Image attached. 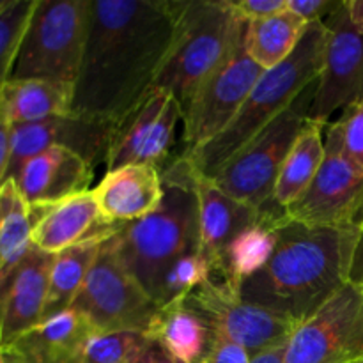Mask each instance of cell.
<instances>
[{"label": "cell", "instance_id": "cell-1", "mask_svg": "<svg viewBox=\"0 0 363 363\" xmlns=\"http://www.w3.org/2000/svg\"><path fill=\"white\" fill-rule=\"evenodd\" d=\"M176 27V2L92 0L73 113L121 128L155 85Z\"/></svg>", "mask_w": 363, "mask_h": 363}, {"label": "cell", "instance_id": "cell-2", "mask_svg": "<svg viewBox=\"0 0 363 363\" xmlns=\"http://www.w3.org/2000/svg\"><path fill=\"white\" fill-rule=\"evenodd\" d=\"M277 247L268 264L238 287L248 303L269 308L298 325L350 284L357 248L354 223L318 227L277 222Z\"/></svg>", "mask_w": 363, "mask_h": 363}, {"label": "cell", "instance_id": "cell-3", "mask_svg": "<svg viewBox=\"0 0 363 363\" xmlns=\"http://www.w3.org/2000/svg\"><path fill=\"white\" fill-rule=\"evenodd\" d=\"M190 177L191 163L183 155L162 174L158 209L116 233L121 261L152 300L167 269L183 255L201 250L199 206Z\"/></svg>", "mask_w": 363, "mask_h": 363}, {"label": "cell", "instance_id": "cell-4", "mask_svg": "<svg viewBox=\"0 0 363 363\" xmlns=\"http://www.w3.org/2000/svg\"><path fill=\"white\" fill-rule=\"evenodd\" d=\"M325 21L307 25L296 50L273 69L262 71L233 123L202 147L184 155L206 176H213L262 128L289 108L298 96L318 80L326 48Z\"/></svg>", "mask_w": 363, "mask_h": 363}, {"label": "cell", "instance_id": "cell-5", "mask_svg": "<svg viewBox=\"0 0 363 363\" xmlns=\"http://www.w3.org/2000/svg\"><path fill=\"white\" fill-rule=\"evenodd\" d=\"M245 30L247 21L234 13L229 0L176 2L174 38L152 89L172 94L184 110Z\"/></svg>", "mask_w": 363, "mask_h": 363}, {"label": "cell", "instance_id": "cell-6", "mask_svg": "<svg viewBox=\"0 0 363 363\" xmlns=\"http://www.w3.org/2000/svg\"><path fill=\"white\" fill-rule=\"evenodd\" d=\"M92 0H38L11 78L77 82L91 23Z\"/></svg>", "mask_w": 363, "mask_h": 363}, {"label": "cell", "instance_id": "cell-7", "mask_svg": "<svg viewBox=\"0 0 363 363\" xmlns=\"http://www.w3.org/2000/svg\"><path fill=\"white\" fill-rule=\"evenodd\" d=\"M314 84L308 85L289 108L262 128L213 174L211 177L225 194L257 209L275 206L273 191L277 179L291 147L308 121L307 112Z\"/></svg>", "mask_w": 363, "mask_h": 363}, {"label": "cell", "instance_id": "cell-8", "mask_svg": "<svg viewBox=\"0 0 363 363\" xmlns=\"http://www.w3.org/2000/svg\"><path fill=\"white\" fill-rule=\"evenodd\" d=\"M71 308L84 314L99 333H147L160 307L123 264L113 234L103 241Z\"/></svg>", "mask_w": 363, "mask_h": 363}, {"label": "cell", "instance_id": "cell-9", "mask_svg": "<svg viewBox=\"0 0 363 363\" xmlns=\"http://www.w3.org/2000/svg\"><path fill=\"white\" fill-rule=\"evenodd\" d=\"M262 69L245 50V34L225 59L204 78L183 110L186 152L218 137L240 112Z\"/></svg>", "mask_w": 363, "mask_h": 363}, {"label": "cell", "instance_id": "cell-10", "mask_svg": "<svg viewBox=\"0 0 363 363\" xmlns=\"http://www.w3.org/2000/svg\"><path fill=\"white\" fill-rule=\"evenodd\" d=\"M358 360H363V293L347 284L296 326L287 342L286 363Z\"/></svg>", "mask_w": 363, "mask_h": 363}, {"label": "cell", "instance_id": "cell-11", "mask_svg": "<svg viewBox=\"0 0 363 363\" xmlns=\"http://www.w3.org/2000/svg\"><path fill=\"white\" fill-rule=\"evenodd\" d=\"M325 27V60L307 117L326 126L333 113L363 101V32L351 20L346 2L326 18Z\"/></svg>", "mask_w": 363, "mask_h": 363}, {"label": "cell", "instance_id": "cell-12", "mask_svg": "<svg viewBox=\"0 0 363 363\" xmlns=\"http://www.w3.org/2000/svg\"><path fill=\"white\" fill-rule=\"evenodd\" d=\"M188 305L208 323L252 354L289 340L298 323L269 308L248 303L227 282H213L195 289L184 298Z\"/></svg>", "mask_w": 363, "mask_h": 363}, {"label": "cell", "instance_id": "cell-13", "mask_svg": "<svg viewBox=\"0 0 363 363\" xmlns=\"http://www.w3.org/2000/svg\"><path fill=\"white\" fill-rule=\"evenodd\" d=\"M362 206L363 174L344 156L339 137L328 126L325 160L314 181L296 202L284 209V215L305 225H351Z\"/></svg>", "mask_w": 363, "mask_h": 363}, {"label": "cell", "instance_id": "cell-14", "mask_svg": "<svg viewBox=\"0 0 363 363\" xmlns=\"http://www.w3.org/2000/svg\"><path fill=\"white\" fill-rule=\"evenodd\" d=\"M119 126L98 117L67 113L38 123L14 124L11 128V162L7 179H13L27 160L52 147L74 152L91 167L108 158Z\"/></svg>", "mask_w": 363, "mask_h": 363}, {"label": "cell", "instance_id": "cell-15", "mask_svg": "<svg viewBox=\"0 0 363 363\" xmlns=\"http://www.w3.org/2000/svg\"><path fill=\"white\" fill-rule=\"evenodd\" d=\"M30 209L32 245L46 254H60L66 248L92 240L110 238L119 233V223L103 218L91 190L48 206Z\"/></svg>", "mask_w": 363, "mask_h": 363}, {"label": "cell", "instance_id": "cell-16", "mask_svg": "<svg viewBox=\"0 0 363 363\" xmlns=\"http://www.w3.org/2000/svg\"><path fill=\"white\" fill-rule=\"evenodd\" d=\"M55 255L32 245L23 261L0 284V346L14 340L45 319L50 272Z\"/></svg>", "mask_w": 363, "mask_h": 363}, {"label": "cell", "instance_id": "cell-17", "mask_svg": "<svg viewBox=\"0 0 363 363\" xmlns=\"http://www.w3.org/2000/svg\"><path fill=\"white\" fill-rule=\"evenodd\" d=\"M190 183L199 206L201 252L211 261L215 273H220L223 252L229 241L248 225L259 222L264 215V209L252 208L230 197L211 176L202 174L194 163Z\"/></svg>", "mask_w": 363, "mask_h": 363}, {"label": "cell", "instance_id": "cell-18", "mask_svg": "<svg viewBox=\"0 0 363 363\" xmlns=\"http://www.w3.org/2000/svg\"><path fill=\"white\" fill-rule=\"evenodd\" d=\"M94 333L99 332L84 314L66 308L2 347L4 357L11 363H80L85 344Z\"/></svg>", "mask_w": 363, "mask_h": 363}, {"label": "cell", "instance_id": "cell-19", "mask_svg": "<svg viewBox=\"0 0 363 363\" xmlns=\"http://www.w3.org/2000/svg\"><path fill=\"white\" fill-rule=\"evenodd\" d=\"M92 169L84 158L64 147H52L27 160L13 177L28 208L48 206L87 191Z\"/></svg>", "mask_w": 363, "mask_h": 363}, {"label": "cell", "instance_id": "cell-20", "mask_svg": "<svg viewBox=\"0 0 363 363\" xmlns=\"http://www.w3.org/2000/svg\"><path fill=\"white\" fill-rule=\"evenodd\" d=\"M103 218L110 223H131L158 209L163 199V181L155 165H124L106 170L92 188Z\"/></svg>", "mask_w": 363, "mask_h": 363}, {"label": "cell", "instance_id": "cell-21", "mask_svg": "<svg viewBox=\"0 0 363 363\" xmlns=\"http://www.w3.org/2000/svg\"><path fill=\"white\" fill-rule=\"evenodd\" d=\"M74 85L41 78H9L0 85V110L11 126L73 112Z\"/></svg>", "mask_w": 363, "mask_h": 363}, {"label": "cell", "instance_id": "cell-22", "mask_svg": "<svg viewBox=\"0 0 363 363\" xmlns=\"http://www.w3.org/2000/svg\"><path fill=\"white\" fill-rule=\"evenodd\" d=\"M145 335L177 363H197L208 350L211 328L183 298L160 307Z\"/></svg>", "mask_w": 363, "mask_h": 363}, {"label": "cell", "instance_id": "cell-23", "mask_svg": "<svg viewBox=\"0 0 363 363\" xmlns=\"http://www.w3.org/2000/svg\"><path fill=\"white\" fill-rule=\"evenodd\" d=\"M284 209L269 206L259 222L238 233L223 252L222 272L223 282L238 291L241 282L261 272L272 259L277 247V222Z\"/></svg>", "mask_w": 363, "mask_h": 363}, {"label": "cell", "instance_id": "cell-24", "mask_svg": "<svg viewBox=\"0 0 363 363\" xmlns=\"http://www.w3.org/2000/svg\"><path fill=\"white\" fill-rule=\"evenodd\" d=\"M325 124L307 121L291 147L273 191V204L289 208L305 194L325 160Z\"/></svg>", "mask_w": 363, "mask_h": 363}, {"label": "cell", "instance_id": "cell-25", "mask_svg": "<svg viewBox=\"0 0 363 363\" xmlns=\"http://www.w3.org/2000/svg\"><path fill=\"white\" fill-rule=\"evenodd\" d=\"M307 25L303 18L289 9L269 18L247 21L245 50L262 71L273 69L296 50Z\"/></svg>", "mask_w": 363, "mask_h": 363}, {"label": "cell", "instance_id": "cell-26", "mask_svg": "<svg viewBox=\"0 0 363 363\" xmlns=\"http://www.w3.org/2000/svg\"><path fill=\"white\" fill-rule=\"evenodd\" d=\"M105 240L106 238H92V240L66 248L55 255L52 272H50L45 318L71 308L92 264L98 259Z\"/></svg>", "mask_w": 363, "mask_h": 363}, {"label": "cell", "instance_id": "cell-27", "mask_svg": "<svg viewBox=\"0 0 363 363\" xmlns=\"http://www.w3.org/2000/svg\"><path fill=\"white\" fill-rule=\"evenodd\" d=\"M0 284L14 272L32 248L30 209L13 179L0 188Z\"/></svg>", "mask_w": 363, "mask_h": 363}, {"label": "cell", "instance_id": "cell-28", "mask_svg": "<svg viewBox=\"0 0 363 363\" xmlns=\"http://www.w3.org/2000/svg\"><path fill=\"white\" fill-rule=\"evenodd\" d=\"M170 96L172 94L160 89H151L140 105L124 119L106 158V170L119 169L124 165H137L138 156L147 144L152 128Z\"/></svg>", "mask_w": 363, "mask_h": 363}, {"label": "cell", "instance_id": "cell-29", "mask_svg": "<svg viewBox=\"0 0 363 363\" xmlns=\"http://www.w3.org/2000/svg\"><path fill=\"white\" fill-rule=\"evenodd\" d=\"M213 273L215 268L211 261L201 250L183 255L162 277V282L155 294L156 305L163 307L174 300H183L195 289L208 284Z\"/></svg>", "mask_w": 363, "mask_h": 363}, {"label": "cell", "instance_id": "cell-30", "mask_svg": "<svg viewBox=\"0 0 363 363\" xmlns=\"http://www.w3.org/2000/svg\"><path fill=\"white\" fill-rule=\"evenodd\" d=\"M35 2L38 0H0V85L13 74Z\"/></svg>", "mask_w": 363, "mask_h": 363}, {"label": "cell", "instance_id": "cell-31", "mask_svg": "<svg viewBox=\"0 0 363 363\" xmlns=\"http://www.w3.org/2000/svg\"><path fill=\"white\" fill-rule=\"evenodd\" d=\"M149 344L145 333H94L85 344L80 363H135Z\"/></svg>", "mask_w": 363, "mask_h": 363}, {"label": "cell", "instance_id": "cell-32", "mask_svg": "<svg viewBox=\"0 0 363 363\" xmlns=\"http://www.w3.org/2000/svg\"><path fill=\"white\" fill-rule=\"evenodd\" d=\"M330 126L339 137L344 156L363 174V101L344 110Z\"/></svg>", "mask_w": 363, "mask_h": 363}, {"label": "cell", "instance_id": "cell-33", "mask_svg": "<svg viewBox=\"0 0 363 363\" xmlns=\"http://www.w3.org/2000/svg\"><path fill=\"white\" fill-rule=\"evenodd\" d=\"M197 363H250V353L240 344L211 330L208 350Z\"/></svg>", "mask_w": 363, "mask_h": 363}, {"label": "cell", "instance_id": "cell-34", "mask_svg": "<svg viewBox=\"0 0 363 363\" xmlns=\"http://www.w3.org/2000/svg\"><path fill=\"white\" fill-rule=\"evenodd\" d=\"M229 6L245 21H254L286 11L287 0H229Z\"/></svg>", "mask_w": 363, "mask_h": 363}, {"label": "cell", "instance_id": "cell-35", "mask_svg": "<svg viewBox=\"0 0 363 363\" xmlns=\"http://www.w3.org/2000/svg\"><path fill=\"white\" fill-rule=\"evenodd\" d=\"M342 2L335 0H287V9L303 18L307 23L325 21Z\"/></svg>", "mask_w": 363, "mask_h": 363}, {"label": "cell", "instance_id": "cell-36", "mask_svg": "<svg viewBox=\"0 0 363 363\" xmlns=\"http://www.w3.org/2000/svg\"><path fill=\"white\" fill-rule=\"evenodd\" d=\"M354 225L358 229V240L357 248H354L353 264H351L350 284H353L354 287H358L363 293V206L360 211H358L357 218H354Z\"/></svg>", "mask_w": 363, "mask_h": 363}, {"label": "cell", "instance_id": "cell-37", "mask_svg": "<svg viewBox=\"0 0 363 363\" xmlns=\"http://www.w3.org/2000/svg\"><path fill=\"white\" fill-rule=\"evenodd\" d=\"M11 123L0 110V188L7 181L11 162Z\"/></svg>", "mask_w": 363, "mask_h": 363}, {"label": "cell", "instance_id": "cell-38", "mask_svg": "<svg viewBox=\"0 0 363 363\" xmlns=\"http://www.w3.org/2000/svg\"><path fill=\"white\" fill-rule=\"evenodd\" d=\"M287 342L277 344V346H272L268 350H262L259 353L252 354L250 363H286Z\"/></svg>", "mask_w": 363, "mask_h": 363}, {"label": "cell", "instance_id": "cell-39", "mask_svg": "<svg viewBox=\"0 0 363 363\" xmlns=\"http://www.w3.org/2000/svg\"><path fill=\"white\" fill-rule=\"evenodd\" d=\"M135 363H177V362L174 360L172 357H169V354H167L158 344L151 340V344H149L140 354H138V358L135 360Z\"/></svg>", "mask_w": 363, "mask_h": 363}, {"label": "cell", "instance_id": "cell-40", "mask_svg": "<svg viewBox=\"0 0 363 363\" xmlns=\"http://www.w3.org/2000/svg\"><path fill=\"white\" fill-rule=\"evenodd\" d=\"M346 4L351 20L363 32V0H347Z\"/></svg>", "mask_w": 363, "mask_h": 363}, {"label": "cell", "instance_id": "cell-41", "mask_svg": "<svg viewBox=\"0 0 363 363\" xmlns=\"http://www.w3.org/2000/svg\"><path fill=\"white\" fill-rule=\"evenodd\" d=\"M0 363H6V357H4V350H2V346H0Z\"/></svg>", "mask_w": 363, "mask_h": 363}, {"label": "cell", "instance_id": "cell-42", "mask_svg": "<svg viewBox=\"0 0 363 363\" xmlns=\"http://www.w3.org/2000/svg\"><path fill=\"white\" fill-rule=\"evenodd\" d=\"M351 363H362V360H358V362H351Z\"/></svg>", "mask_w": 363, "mask_h": 363}, {"label": "cell", "instance_id": "cell-43", "mask_svg": "<svg viewBox=\"0 0 363 363\" xmlns=\"http://www.w3.org/2000/svg\"><path fill=\"white\" fill-rule=\"evenodd\" d=\"M0 218H2V211H0Z\"/></svg>", "mask_w": 363, "mask_h": 363}, {"label": "cell", "instance_id": "cell-44", "mask_svg": "<svg viewBox=\"0 0 363 363\" xmlns=\"http://www.w3.org/2000/svg\"><path fill=\"white\" fill-rule=\"evenodd\" d=\"M6 363H11V362H7V360H6Z\"/></svg>", "mask_w": 363, "mask_h": 363}, {"label": "cell", "instance_id": "cell-45", "mask_svg": "<svg viewBox=\"0 0 363 363\" xmlns=\"http://www.w3.org/2000/svg\"><path fill=\"white\" fill-rule=\"evenodd\" d=\"M362 363H363V360H362Z\"/></svg>", "mask_w": 363, "mask_h": 363}]
</instances>
